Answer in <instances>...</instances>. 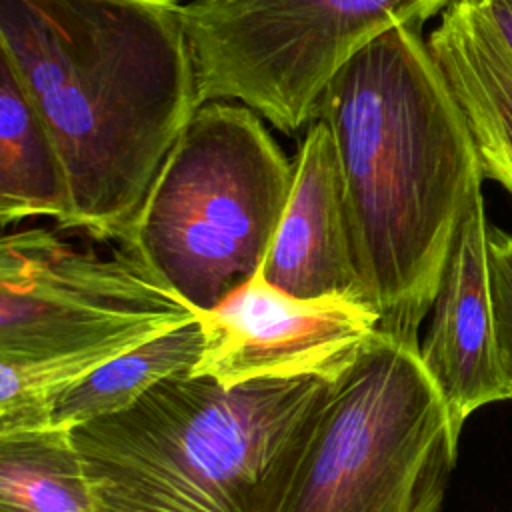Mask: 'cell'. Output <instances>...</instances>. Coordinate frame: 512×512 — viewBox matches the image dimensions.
Masks as SVG:
<instances>
[{
	"instance_id": "6da1fadb",
	"label": "cell",
	"mask_w": 512,
	"mask_h": 512,
	"mask_svg": "<svg viewBox=\"0 0 512 512\" xmlns=\"http://www.w3.org/2000/svg\"><path fill=\"white\" fill-rule=\"evenodd\" d=\"M0 60L60 150L64 230L118 244L200 102L178 0H0Z\"/></svg>"
},
{
	"instance_id": "7a4b0ae2",
	"label": "cell",
	"mask_w": 512,
	"mask_h": 512,
	"mask_svg": "<svg viewBox=\"0 0 512 512\" xmlns=\"http://www.w3.org/2000/svg\"><path fill=\"white\" fill-rule=\"evenodd\" d=\"M424 26L356 52L316 104L332 140L354 262L378 332L420 346L456 224L482 192L478 152Z\"/></svg>"
},
{
	"instance_id": "3957f363",
	"label": "cell",
	"mask_w": 512,
	"mask_h": 512,
	"mask_svg": "<svg viewBox=\"0 0 512 512\" xmlns=\"http://www.w3.org/2000/svg\"><path fill=\"white\" fill-rule=\"evenodd\" d=\"M332 384L176 374L72 428L96 512H280Z\"/></svg>"
},
{
	"instance_id": "277c9868",
	"label": "cell",
	"mask_w": 512,
	"mask_h": 512,
	"mask_svg": "<svg viewBox=\"0 0 512 512\" xmlns=\"http://www.w3.org/2000/svg\"><path fill=\"white\" fill-rule=\"evenodd\" d=\"M198 320L132 246L80 248L46 228L0 242V434L50 426L62 392Z\"/></svg>"
},
{
	"instance_id": "5b68a950",
	"label": "cell",
	"mask_w": 512,
	"mask_h": 512,
	"mask_svg": "<svg viewBox=\"0 0 512 512\" xmlns=\"http://www.w3.org/2000/svg\"><path fill=\"white\" fill-rule=\"evenodd\" d=\"M266 124L238 100L200 104L120 240L198 314L260 272L286 210L294 158Z\"/></svg>"
},
{
	"instance_id": "8992f818",
	"label": "cell",
	"mask_w": 512,
	"mask_h": 512,
	"mask_svg": "<svg viewBox=\"0 0 512 512\" xmlns=\"http://www.w3.org/2000/svg\"><path fill=\"white\" fill-rule=\"evenodd\" d=\"M458 438L420 346L378 332L332 384L280 512H442Z\"/></svg>"
},
{
	"instance_id": "52a82bcc",
	"label": "cell",
	"mask_w": 512,
	"mask_h": 512,
	"mask_svg": "<svg viewBox=\"0 0 512 512\" xmlns=\"http://www.w3.org/2000/svg\"><path fill=\"white\" fill-rule=\"evenodd\" d=\"M454 0H190L182 16L200 102L238 100L284 134L306 130L332 76L396 26Z\"/></svg>"
},
{
	"instance_id": "ba28073f",
	"label": "cell",
	"mask_w": 512,
	"mask_h": 512,
	"mask_svg": "<svg viewBox=\"0 0 512 512\" xmlns=\"http://www.w3.org/2000/svg\"><path fill=\"white\" fill-rule=\"evenodd\" d=\"M198 322L204 350L192 374L210 376L224 388L298 378L336 384L380 326L378 312L364 298H302L260 272L200 312Z\"/></svg>"
},
{
	"instance_id": "9c48e42d",
	"label": "cell",
	"mask_w": 512,
	"mask_h": 512,
	"mask_svg": "<svg viewBox=\"0 0 512 512\" xmlns=\"http://www.w3.org/2000/svg\"><path fill=\"white\" fill-rule=\"evenodd\" d=\"M488 230L484 196L478 192L456 224L430 308L432 322L420 342L422 364L458 436L478 408L508 400L496 348Z\"/></svg>"
},
{
	"instance_id": "30bf717a",
	"label": "cell",
	"mask_w": 512,
	"mask_h": 512,
	"mask_svg": "<svg viewBox=\"0 0 512 512\" xmlns=\"http://www.w3.org/2000/svg\"><path fill=\"white\" fill-rule=\"evenodd\" d=\"M260 274L302 296L366 298L352 252L342 182L326 126L312 120L294 156V184Z\"/></svg>"
},
{
	"instance_id": "8fae6325",
	"label": "cell",
	"mask_w": 512,
	"mask_h": 512,
	"mask_svg": "<svg viewBox=\"0 0 512 512\" xmlns=\"http://www.w3.org/2000/svg\"><path fill=\"white\" fill-rule=\"evenodd\" d=\"M468 122L484 178L512 194V54L474 0H454L426 36Z\"/></svg>"
},
{
	"instance_id": "7c38bea8",
	"label": "cell",
	"mask_w": 512,
	"mask_h": 512,
	"mask_svg": "<svg viewBox=\"0 0 512 512\" xmlns=\"http://www.w3.org/2000/svg\"><path fill=\"white\" fill-rule=\"evenodd\" d=\"M72 200L60 150L26 90L0 60V222L48 216L64 230Z\"/></svg>"
},
{
	"instance_id": "4fadbf2b",
	"label": "cell",
	"mask_w": 512,
	"mask_h": 512,
	"mask_svg": "<svg viewBox=\"0 0 512 512\" xmlns=\"http://www.w3.org/2000/svg\"><path fill=\"white\" fill-rule=\"evenodd\" d=\"M204 350L198 320L164 332L102 364L70 386L52 406L50 426L76 428L118 414L162 380L192 372Z\"/></svg>"
},
{
	"instance_id": "5bb4252c",
	"label": "cell",
	"mask_w": 512,
	"mask_h": 512,
	"mask_svg": "<svg viewBox=\"0 0 512 512\" xmlns=\"http://www.w3.org/2000/svg\"><path fill=\"white\" fill-rule=\"evenodd\" d=\"M0 512H96L68 428L0 434Z\"/></svg>"
},
{
	"instance_id": "9a60e30c",
	"label": "cell",
	"mask_w": 512,
	"mask_h": 512,
	"mask_svg": "<svg viewBox=\"0 0 512 512\" xmlns=\"http://www.w3.org/2000/svg\"><path fill=\"white\" fill-rule=\"evenodd\" d=\"M488 266L500 370L512 398V234L490 226Z\"/></svg>"
},
{
	"instance_id": "2e32d148",
	"label": "cell",
	"mask_w": 512,
	"mask_h": 512,
	"mask_svg": "<svg viewBox=\"0 0 512 512\" xmlns=\"http://www.w3.org/2000/svg\"><path fill=\"white\" fill-rule=\"evenodd\" d=\"M512 54V0H474Z\"/></svg>"
}]
</instances>
